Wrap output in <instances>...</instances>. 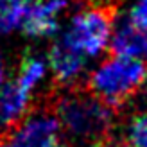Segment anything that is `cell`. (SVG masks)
I'll return each mask as SVG.
<instances>
[{
	"label": "cell",
	"instance_id": "1",
	"mask_svg": "<svg viewBox=\"0 0 147 147\" xmlns=\"http://www.w3.org/2000/svg\"><path fill=\"white\" fill-rule=\"evenodd\" d=\"M45 106L56 117L59 131L76 144H88L113 136L120 111L108 108L84 88V83L52 86L43 97Z\"/></svg>",
	"mask_w": 147,
	"mask_h": 147
},
{
	"label": "cell",
	"instance_id": "12",
	"mask_svg": "<svg viewBox=\"0 0 147 147\" xmlns=\"http://www.w3.org/2000/svg\"><path fill=\"white\" fill-rule=\"evenodd\" d=\"M129 22L147 34V0H136V4L131 7Z\"/></svg>",
	"mask_w": 147,
	"mask_h": 147
},
{
	"label": "cell",
	"instance_id": "7",
	"mask_svg": "<svg viewBox=\"0 0 147 147\" xmlns=\"http://www.w3.org/2000/svg\"><path fill=\"white\" fill-rule=\"evenodd\" d=\"M34 108V102L27 90L16 81H9L0 86V127L9 129L22 122Z\"/></svg>",
	"mask_w": 147,
	"mask_h": 147
},
{
	"label": "cell",
	"instance_id": "11",
	"mask_svg": "<svg viewBox=\"0 0 147 147\" xmlns=\"http://www.w3.org/2000/svg\"><path fill=\"white\" fill-rule=\"evenodd\" d=\"M27 5V0H0V34L11 32L22 24Z\"/></svg>",
	"mask_w": 147,
	"mask_h": 147
},
{
	"label": "cell",
	"instance_id": "2",
	"mask_svg": "<svg viewBox=\"0 0 147 147\" xmlns=\"http://www.w3.org/2000/svg\"><path fill=\"white\" fill-rule=\"evenodd\" d=\"M83 83L97 100L120 111L147 83V65L136 57L108 56Z\"/></svg>",
	"mask_w": 147,
	"mask_h": 147
},
{
	"label": "cell",
	"instance_id": "3",
	"mask_svg": "<svg viewBox=\"0 0 147 147\" xmlns=\"http://www.w3.org/2000/svg\"><path fill=\"white\" fill-rule=\"evenodd\" d=\"M117 20V7L111 4L97 5L76 14L63 38L79 52L97 56L108 45L109 34Z\"/></svg>",
	"mask_w": 147,
	"mask_h": 147
},
{
	"label": "cell",
	"instance_id": "8",
	"mask_svg": "<svg viewBox=\"0 0 147 147\" xmlns=\"http://www.w3.org/2000/svg\"><path fill=\"white\" fill-rule=\"evenodd\" d=\"M147 54V34L136 29L129 20H122L109 43L113 57H142Z\"/></svg>",
	"mask_w": 147,
	"mask_h": 147
},
{
	"label": "cell",
	"instance_id": "4",
	"mask_svg": "<svg viewBox=\"0 0 147 147\" xmlns=\"http://www.w3.org/2000/svg\"><path fill=\"white\" fill-rule=\"evenodd\" d=\"M57 133L59 124L45 102L38 106L34 104L22 122L2 131L0 147H45V144L57 136Z\"/></svg>",
	"mask_w": 147,
	"mask_h": 147
},
{
	"label": "cell",
	"instance_id": "5",
	"mask_svg": "<svg viewBox=\"0 0 147 147\" xmlns=\"http://www.w3.org/2000/svg\"><path fill=\"white\" fill-rule=\"evenodd\" d=\"M67 0H34L22 18V31L32 38L50 36L57 31V16L67 9Z\"/></svg>",
	"mask_w": 147,
	"mask_h": 147
},
{
	"label": "cell",
	"instance_id": "9",
	"mask_svg": "<svg viewBox=\"0 0 147 147\" xmlns=\"http://www.w3.org/2000/svg\"><path fill=\"white\" fill-rule=\"evenodd\" d=\"M43 76H45V63H43L38 56H34L32 52H25L22 56L20 65H18L16 83L24 88V90L31 92Z\"/></svg>",
	"mask_w": 147,
	"mask_h": 147
},
{
	"label": "cell",
	"instance_id": "13",
	"mask_svg": "<svg viewBox=\"0 0 147 147\" xmlns=\"http://www.w3.org/2000/svg\"><path fill=\"white\" fill-rule=\"evenodd\" d=\"M2 77H4V61H2V54H0V83H2Z\"/></svg>",
	"mask_w": 147,
	"mask_h": 147
},
{
	"label": "cell",
	"instance_id": "6",
	"mask_svg": "<svg viewBox=\"0 0 147 147\" xmlns=\"http://www.w3.org/2000/svg\"><path fill=\"white\" fill-rule=\"evenodd\" d=\"M49 65L54 74L52 86H70L79 83V76L84 68L83 52L61 38L49 50Z\"/></svg>",
	"mask_w": 147,
	"mask_h": 147
},
{
	"label": "cell",
	"instance_id": "10",
	"mask_svg": "<svg viewBox=\"0 0 147 147\" xmlns=\"http://www.w3.org/2000/svg\"><path fill=\"white\" fill-rule=\"evenodd\" d=\"M120 142L122 147H147V111L131 115Z\"/></svg>",
	"mask_w": 147,
	"mask_h": 147
}]
</instances>
